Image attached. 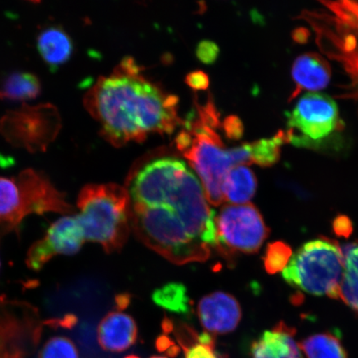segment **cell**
Segmentation results:
<instances>
[{
  "mask_svg": "<svg viewBox=\"0 0 358 358\" xmlns=\"http://www.w3.org/2000/svg\"><path fill=\"white\" fill-rule=\"evenodd\" d=\"M153 301L170 312L185 315L189 311V299L185 285L179 283L165 285L156 289L153 294Z\"/></svg>",
  "mask_w": 358,
  "mask_h": 358,
  "instance_id": "obj_22",
  "label": "cell"
},
{
  "mask_svg": "<svg viewBox=\"0 0 358 358\" xmlns=\"http://www.w3.org/2000/svg\"><path fill=\"white\" fill-rule=\"evenodd\" d=\"M299 348L307 358H348L340 339L331 333L311 335L303 340Z\"/></svg>",
  "mask_w": 358,
  "mask_h": 358,
  "instance_id": "obj_20",
  "label": "cell"
},
{
  "mask_svg": "<svg viewBox=\"0 0 358 358\" xmlns=\"http://www.w3.org/2000/svg\"><path fill=\"white\" fill-rule=\"evenodd\" d=\"M150 358H167V357L155 356V357H152Z\"/></svg>",
  "mask_w": 358,
  "mask_h": 358,
  "instance_id": "obj_30",
  "label": "cell"
},
{
  "mask_svg": "<svg viewBox=\"0 0 358 358\" xmlns=\"http://www.w3.org/2000/svg\"><path fill=\"white\" fill-rule=\"evenodd\" d=\"M131 225L148 248L177 265L204 262L211 252L189 234L172 208L132 204Z\"/></svg>",
  "mask_w": 358,
  "mask_h": 358,
  "instance_id": "obj_4",
  "label": "cell"
},
{
  "mask_svg": "<svg viewBox=\"0 0 358 358\" xmlns=\"http://www.w3.org/2000/svg\"><path fill=\"white\" fill-rule=\"evenodd\" d=\"M293 256L292 249L283 241H275L267 245L264 255V266L271 275L283 271Z\"/></svg>",
  "mask_w": 358,
  "mask_h": 358,
  "instance_id": "obj_24",
  "label": "cell"
},
{
  "mask_svg": "<svg viewBox=\"0 0 358 358\" xmlns=\"http://www.w3.org/2000/svg\"><path fill=\"white\" fill-rule=\"evenodd\" d=\"M201 324L208 334H226L234 331L241 319L238 301L231 294L217 291L206 295L198 306Z\"/></svg>",
  "mask_w": 358,
  "mask_h": 358,
  "instance_id": "obj_11",
  "label": "cell"
},
{
  "mask_svg": "<svg viewBox=\"0 0 358 358\" xmlns=\"http://www.w3.org/2000/svg\"><path fill=\"white\" fill-rule=\"evenodd\" d=\"M38 48L47 64L55 69L70 59L73 52V43L59 27H50L39 34Z\"/></svg>",
  "mask_w": 358,
  "mask_h": 358,
  "instance_id": "obj_17",
  "label": "cell"
},
{
  "mask_svg": "<svg viewBox=\"0 0 358 358\" xmlns=\"http://www.w3.org/2000/svg\"><path fill=\"white\" fill-rule=\"evenodd\" d=\"M61 128L59 112L55 106L24 105L8 112L0 120V133L15 146L30 152H44Z\"/></svg>",
  "mask_w": 358,
  "mask_h": 358,
  "instance_id": "obj_7",
  "label": "cell"
},
{
  "mask_svg": "<svg viewBox=\"0 0 358 358\" xmlns=\"http://www.w3.org/2000/svg\"><path fill=\"white\" fill-rule=\"evenodd\" d=\"M331 67L324 58L317 53H304L295 59L292 66V78L295 89L289 101L303 92H316L329 84Z\"/></svg>",
  "mask_w": 358,
  "mask_h": 358,
  "instance_id": "obj_13",
  "label": "cell"
},
{
  "mask_svg": "<svg viewBox=\"0 0 358 358\" xmlns=\"http://www.w3.org/2000/svg\"><path fill=\"white\" fill-rule=\"evenodd\" d=\"M218 52V47L211 41L201 42L199 45L198 50H196L200 60L205 62H212L216 60Z\"/></svg>",
  "mask_w": 358,
  "mask_h": 358,
  "instance_id": "obj_27",
  "label": "cell"
},
{
  "mask_svg": "<svg viewBox=\"0 0 358 358\" xmlns=\"http://www.w3.org/2000/svg\"><path fill=\"white\" fill-rule=\"evenodd\" d=\"M285 143H288L287 136L283 131H280L273 137L250 143L252 164L262 167H271L275 164L280 160L281 147Z\"/></svg>",
  "mask_w": 358,
  "mask_h": 358,
  "instance_id": "obj_21",
  "label": "cell"
},
{
  "mask_svg": "<svg viewBox=\"0 0 358 358\" xmlns=\"http://www.w3.org/2000/svg\"><path fill=\"white\" fill-rule=\"evenodd\" d=\"M15 179L28 199L31 214H77V210L67 201L64 192L57 190L44 173L27 169Z\"/></svg>",
  "mask_w": 358,
  "mask_h": 358,
  "instance_id": "obj_10",
  "label": "cell"
},
{
  "mask_svg": "<svg viewBox=\"0 0 358 358\" xmlns=\"http://www.w3.org/2000/svg\"><path fill=\"white\" fill-rule=\"evenodd\" d=\"M39 358H80V356L73 340L65 336H55L43 344Z\"/></svg>",
  "mask_w": 358,
  "mask_h": 358,
  "instance_id": "obj_25",
  "label": "cell"
},
{
  "mask_svg": "<svg viewBox=\"0 0 358 358\" xmlns=\"http://www.w3.org/2000/svg\"><path fill=\"white\" fill-rule=\"evenodd\" d=\"M138 329L131 316L120 311L107 313L97 329V339L103 350L122 352L136 343Z\"/></svg>",
  "mask_w": 358,
  "mask_h": 358,
  "instance_id": "obj_12",
  "label": "cell"
},
{
  "mask_svg": "<svg viewBox=\"0 0 358 358\" xmlns=\"http://www.w3.org/2000/svg\"><path fill=\"white\" fill-rule=\"evenodd\" d=\"M31 215L28 200L15 178L0 177V236L15 231Z\"/></svg>",
  "mask_w": 358,
  "mask_h": 358,
  "instance_id": "obj_14",
  "label": "cell"
},
{
  "mask_svg": "<svg viewBox=\"0 0 358 358\" xmlns=\"http://www.w3.org/2000/svg\"><path fill=\"white\" fill-rule=\"evenodd\" d=\"M125 358H138V357H136V356H129V357H125Z\"/></svg>",
  "mask_w": 358,
  "mask_h": 358,
  "instance_id": "obj_31",
  "label": "cell"
},
{
  "mask_svg": "<svg viewBox=\"0 0 358 358\" xmlns=\"http://www.w3.org/2000/svg\"><path fill=\"white\" fill-rule=\"evenodd\" d=\"M83 101L101 136L115 146L144 141L151 133L170 134L183 124L178 98L147 79L131 57L98 78Z\"/></svg>",
  "mask_w": 358,
  "mask_h": 358,
  "instance_id": "obj_1",
  "label": "cell"
},
{
  "mask_svg": "<svg viewBox=\"0 0 358 358\" xmlns=\"http://www.w3.org/2000/svg\"><path fill=\"white\" fill-rule=\"evenodd\" d=\"M41 92V83L33 73H12L0 85V100L26 101L35 99Z\"/></svg>",
  "mask_w": 358,
  "mask_h": 358,
  "instance_id": "obj_19",
  "label": "cell"
},
{
  "mask_svg": "<svg viewBox=\"0 0 358 358\" xmlns=\"http://www.w3.org/2000/svg\"><path fill=\"white\" fill-rule=\"evenodd\" d=\"M178 336L185 358H220L215 350L214 340L208 333L196 334L189 329Z\"/></svg>",
  "mask_w": 358,
  "mask_h": 358,
  "instance_id": "obj_23",
  "label": "cell"
},
{
  "mask_svg": "<svg viewBox=\"0 0 358 358\" xmlns=\"http://www.w3.org/2000/svg\"><path fill=\"white\" fill-rule=\"evenodd\" d=\"M287 117V141L299 148L321 149L343 129L337 104L324 94H306Z\"/></svg>",
  "mask_w": 358,
  "mask_h": 358,
  "instance_id": "obj_6",
  "label": "cell"
},
{
  "mask_svg": "<svg viewBox=\"0 0 358 358\" xmlns=\"http://www.w3.org/2000/svg\"><path fill=\"white\" fill-rule=\"evenodd\" d=\"M217 245L230 252L257 253L270 229L252 203L223 206L215 218Z\"/></svg>",
  "mask_w": 358,
  "mask_h": 358,
  "instance_id": "obj_8",
  "label": "cell"
},
{
  "mask_svg": "<svg viewBox=\"0 0 358 358\" xmlns=\"http://www.w3.org/2000/svg\"><path fill=\"white\" fill-rule=\"evenodd\" d=\"M86 241L77 215L64 216L53 222L42 239L30 246L26 265L30 270L41 271L57 256H73L82 249Z\"/></svg>",
  "mask_w": 358,
  "mask_h": 358,
  "instance_id": "obj_9",
  "label": "cell"
},
{
  "mask_svg": "<svg viewBox=\"0 0 358 358\" xmlns=\"http://www.w3.org/2000/svg\"><path fill=\"white\" fill-rule=\"evenodd\" d=\"M223 127L228 137L239 138L243 136V124L236 116L231 115L227 117L223 123Z\"/></svg>",
  "mask_w": 358,
  "mask_h": 358,
  "instance_id": "obj_28",
  "label": "cell"
},
{
  "mask_svg": "<svg viewBox=\"0 0 358 358\" xmlns=\"http://www.w3.org/2000/svg\"><path fill=\"white\" fill-rule=\"evenodd\" d=\"M333 229L338 236L348 238L352 235L353 230L351 219L345 215H339L334 219Z\"/></svg>",
  "mask_w": 358,
  "mask_h": 358,
  "instance_id": "obj_26",
  "label": "cell"
},
{
  "mask_svg": "<svg viewBox=\"0 0 358 358\" xmlns=\"http://www.w3.org/2000/svg\"><path fill=\"white\" fill-rule=\"evenodd\" d=\"M345 271L339 286L338 299L358 315V243L341 245Z\"/></svg>",
  "mask_w": 358,
  "mask_h": 358,
  "instance_id": "obj_18",
  "label": "cell"
},
{
  "mask_svg": "<svg viewBox=\"0 0 358 358\" xmlns=\"http://www.w3.org/2000/svg\"><path fill=\"white\" fill-rule=\"evenodd\" d=\"M295 329L284 322L266 330L252 343V358H303Z\"/></svg>",
  "mask_w": 358,
  "mask_h": 358,
  "instance_id": "obj_15",
  "label": "cell"
},
{
  "mask_svg": "<svg viewBox=\"0 0 358 358\" xmlns=\"http://www.w3.org/2000/svg\"><path fill=\"white\" fill-rule=\"evenodd\" d=\"M186 83L195 90H205L208 87V76L203 71H194L187 74Z\"/></svg>",
  "mask_w": 358,
  "mask_h": 358,
  "instance_id": "obj_29",
  "label": "cell"
},
{
  "mask_svg": "<svg viewBox=\"0 0 358 358\" xmlns=\"http://www.w3.org/2000/svg\"><path fill=\"white\" fill-rule=\"evenodd\" d=\"M344 271L345 261L337 241L320 237L304 243L282 272L291 287L315 296L338 299Z\"/></svg>",
  "mask_w": 358,
  "mask_h": 358,
  "instance_id": "obj_5",
  "label": "cell"
},
{
  "mask_svg": "<svg viewBox=\"0 0 358 358\" xmlns=\"http://www.w3.org/2000/svg\"><path fill=\"white\" fill-rule=\"evenodd\" d=\"M78 218L86 241L100 244L105 252H119L131 229V196L115 183L87 185L77 201Z\"/></svg>",
  "mask_w": 358,
  "mask_h": 358,
  "instance_id": "obj_3",
  "label": "cell"
},
{
  "mask_svg": "<svg viewBox=\"0 0 358 358\" xmlns=\"http://www.w3.org/2000/svg\"><path fill=\"white\" fill-rule=\"evenodd\" d=\"M196 107L198 118L178 134L176 145L198 173L208 203L217 207L224 201L222 183L228 171L237 165L252 164L250 145L226 147L216 131L220 122L213 101L209 99Z\"/></svg>",
  "mask_w": 358,
  "mask_h": 358,
  "instance_id": "obj_2",
  "label": "cell"
},
{
  "mask_svg": "<svg viewBox=\"0 0 358 358\" xmlns=\"http://www.w3.org/2000/svg\"><path fill=\"white\" fill-rule=\"evenodd\" d=\"M257 189V179L246 165H237L227 173L222 183L224 201L230 204L249 203Z\"/></svg>",
  "mask_w": 358,
  "mask_h": 358,
  "instance_id": "obj_16",
  "label": "cell"
}]
</instances>
